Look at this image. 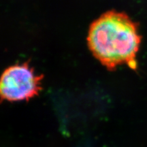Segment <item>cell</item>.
<instances>
[{
  "label": "cell",
  "instance_id": "1",
  "mask_svg": "<svg viewBox=\"0 0 147 147\" xmlns=\"http://www.w3.org/2000/svg\"><path fill=\"white\" fill-rule=\"evenodd\" d=\"M87 42L93 55L108 69L123 64L136 69L141 37L137 24L126 14L108 11L102 14L90 26Z\"/></svg>",
  "mask_w": 147,
  "mask_h": 147
},
{
  "label": "cell",
  "instance_id": "2",
  "mask_svg": "<svg viewBox=\"0 0 147 147\" xmlns=\"http://www.w3.org/2000/svg\"><path fill=\"white\" fill-rule=\"evenodd\" d=\"M42 78V76L37 75L27 63L10 66L1 76V98L10 102L33 98L41 90Z\"/></svg>",
  "mask_w": 147,
  "mask_h": 147
}]
</instances>
